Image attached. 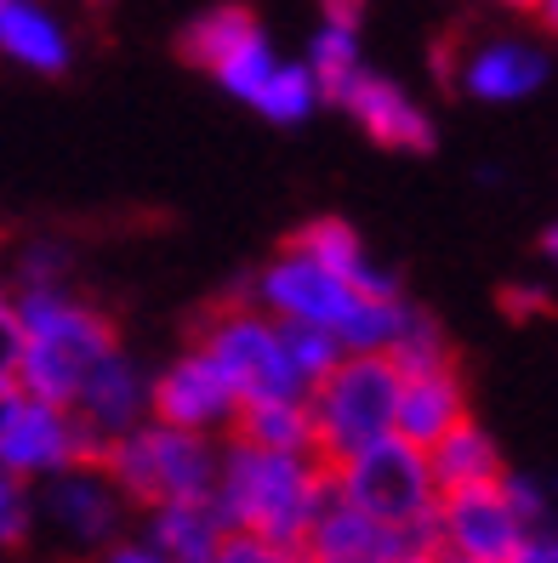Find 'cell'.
<instances>
[{"label":"cell","mask_w":558,"mask_h":563,"mask_svg":"<svg viewBox=\"0 0 558 563\" xmlns=\"http://www.w3.org/2000/svg\"><path fill=\"white\" fill-rule=\"evenodd\" d=\"M211 501L228 529L297 547L314 518L331 501V461L325 455H291V450H256L245 439H228L217 455Z\"/></svg>","instance_id":"obj_1"},{"label":"cell","mask_w":558,"mask_h":563,"mask_svg":"<svg viewBox=\"0 0 558 563\" xmlns=\"http://www.w3.org/2000/svg\"><path fill=\"white\" fill-rule=\"evenodd\" d=\"M12 319H18V387L52 405H75L80 382L120 347L114 319L75 285L12 290Z\"/></svg>","instance_id":"obj_2"},{"label":"cell","mask_w":558,"mask_h":563,"mask_svg":"<svg viewBox=\"0 0 558 563\" xmlns=\"http://www.w3.org/2000/svg\"><path fill=\"white\" fill-rule=\"evenodd\" d=\"M217 455L222 444L206 433H183L172 421H138L131 433L109 439L97 450L103 473L120 484L131 507H160V501H188V495H211L217 484Z\"/></svg>","instance_id":"obj_3"},{"label":"cell","mask_w":558,"mask_h":563,"mask_svg":"<svg viewBox=\"0 0 558 563\" xmlns=\"http://www.w3.org/2000/svg\"><path fill=\"white\" fill-rule=\"evenodd\" d=\"M331 495L359 507V512H371L376 523L400 529L405 541H428V523H434V507H439L428 450H416L400 433L331 461Z\"/></svg>","instance_id":"obj_4"},{"label":"cell","mask_w":558,"mask_h":563,"mask_svg":"<svg viewBox=\"0 0 558 563\" xmlns=\"http://www.w3.org/2000/svg\"><path fill=\"white\" fill-rule=\"evenodd\" d=\"M393 405H400V371L387 353H342L331 371L308 387L314 444L325 461H342L393 433Z\"/></svg>","instance_id":"obj_5"},{"label":"cell","mask_w":558,"mask_h":563,"mask_svg":"<svg viewBox=\"0 0 558 563\" xmlns=\"http://www.w3.org/2000/svg\"><path fill=\"white\" fill-rule=\"evenodd\" d=\"M217 371L228 376V387L240 393V405H256V399H308V382L297 376V364L285 353V330L274 313H262L251 296L240 302H222L200 319L194 330Z\"/></svg>","instance_id":"obj_6"},{"label":"cell","mask_w":558,"mask_h":563,"mask_svg":"<svg viewBox=\"0 0 558 563\" xmlns=\"http://www.w3.org/2000/svg\"><path fill=\"white\" fill-rule=\"evenodd\" d=\"M131 512L138 507H131L120 495V484L103 473V461H80V467L35 484V529L46 523L52 536L80 558H97L120 536H131Z\"/></svg>","instance_id":"obj_7"},{"label":"cell","mask_w":558,"mask_h":563,"mask_svg":"<svg viewBox=\"0 0 558 563\" xmlns=\"http://www.w3.org/2000/svg\"><path fill=\"white\" fill-rule=\"evenodd\" d=\"M80 461H97V444L80 427V416L69 405L35 399V393L18 387L7 421H0V467H12L23 484H46L80 467Z\"/></svg>","instance_id":"obj_8"},{"label":"cell","mask_w":558,"mask_h":563,"mask_svg":"<svg viewBox=\"0 0 558 563\" xmlns=\"http://www.w3.org/2000/svg\"><path fill=\"white\" fill-rule=\"evenodd\" d=\"M149 416L183 427V433L222 439V433H234L240 393L228 387V376L217 371V358L200 342H188L160 371H149Z\"/></svg>","instance_id":"obj_9"},{"label":"cell","mask_w":558,"mask_h":563,"mask_svg":"<svg viewBox=\"0 0 558 563\" xmlns=\"http://www.w3.org/2000/svg\"><path fill=\"white\" fill-rule=\"evenodd\" d=\"M524 536H530V529L518 523L502 478L473 484V489H445L439 507H434V523H428V541L450 563H507Z\"/></svg>","instance_id":"obj_10"},{"label":"cell","mask_w":558,"mask_h":563,"mask_svg":"<svg viewBox=\"0 0 558 563\" xmlns=\"http://www.w3.org/2000/svg\"><path fill=\"white\" fill-rule=\"evenodd\" d=\"M337 109L365 131L376 148H393V154H428L434 148V114L422 109L400 80H387L376 69H359L337 91Z\"/></svg>","instance_id":"obj_11"},{"label":"cell","mask_w":558,"mask_h":563,"mask_svg":"<svg viewBox=\"0 0 558 563\" xmlns=\"http://www.w3.org/2000/svg\"><path fill=\"white\" fill-rule=\"evenodd\" d=\"M69 410L80 416V427L91 433V444L103 450L109 439H120V433H131L138 421H149V371H143V364L131 358L125 347H114V353L80 382V393H75Z\"/></svg>","instance_id":"obj_12"},{"label":"cell","mask_w":558,"mask_h":563,"mask_svg":"<svg viewBox=\"0 0 558 563\" xmlns=\"http://www.w3.org/2000/svg\"><path fill=\"white\" fill-rule=\"evenodd\" d=\"M450 80L468 97H479V103H524L547 80V52L536 41H518V35H490V41H473L462 52Z\"/></svg>","instance_id":"obj_13"},{"label":"cell","mask_w":558,"mask_h":563,"mask_svg":"<svg viewBox=\"0 0 558 563\" xmlns=\"http://www.w3.org/2000/svg\"><path fill=\"white\" fill-rule=\"evenodd\" d=\"M0 63L23 75H63L75 63V29L52 0H0Z\"/></svg>","instance_id":"obj_14"},{"label":"cell","mask_w":558,"mask_h":563,"mask_svg":"<svg viewBox=\"0 0 558 563\" xmlns=\"http://www.w3.org/2000/svg\"><path fill=\"white\" fill-rule=\"evenodd\" d=\"M411 541L400 529L376 523L371 512H359L348 501H325V512L314 518V529L297 541V563H393Z\"/></svg>","instance_id":"obj_15"},{"label":"cell","mask_w":558,"mask_h":563,"mask_svg":"<svg viewBox=\"0 0 558 563\" xmlns=\"http://www.w3.org/2000/svg\"><path fill=\"white\" fill-rule=\"evenodd\" d=\"M456 421H468V382L456 371V358L434 364V371H405L400 376V405H393V433L400 439L428 450Z\"/></svg>","instance_id":"obj_16"},{"label":"cell","mask_w":558,"mask_h":563,"mask_svg":"<svg viewBox=\"0 0 558 563\" xmlns=\"http://www.w3.org/2000/svg\"><path fill=\"white\" fill-rule=\"evenodd\" d=\"M138 536L172 563H211V552L228 536V518L217 512L211 495H188V501H160L143 512Z\"/></svg>","instance_id":"obj_17"},{"label":"cell","mask_w":558,"mask_h":563,"mask_svg":"<svg viewBox=\"0 0 558 563\" xmlns=\"http://www.w3.org/2000/svg\"><path fill=\"white\" fill-rule=\"evenodd\" d=\"M428 467H434V484H439V495H445V489L496 484V478L507 473V461H502V444L468 416V421H456L439 444H428Z\"/></svg>","instance_id":"obj_18"},{"label":"cell","mask_w":558,"mask_h":563,"mask_svg":"<svg viewBox=\"0 0 558 563\" xmlns=\"http://www.w3.org/2000/svg\"><path fill=\"white\" fill-rule=\"evenodd\" d=\"M285 245H297V251H308L314 262H325L331 274H342V279H353L359 290H387V285H400L387 268H376L371 262V251H365V240L353 234V228L342 222V217H319V222H303L297 234H291Z\"/></svg>","instance_id":"obj_19"},{"label":"cell","mask_w":558,"mask_h":563,"mask_svg":"<svg viewBox=\"0 0 558 563\" xmlns=\"http://www.w3.org/2000/svg\"><path fill=\"white\" fill-rule=\"evenodd\" d=\"M234 439H245V444H256V450L319 455L308 399H256V405H240V416H234Z\"/></svg>","instance_id":"obj_20"},{"label":"cell","mask_w":558,"mask_h":563,"mask_svg":"<svg viewBox=\"0 0 558 563\" xmlns=\"http://www.w3.org/2000/svg\"><path fill=\"white\" fill-rule=\"evenodd\" d=\"M256 12L251 7H240V0H222V7H206L200 18H194L188 29H183V41H177V52L194 63V69H211L217 57H228L245 35H256Z\"/></svg>","instance_id":"obj_21"},{"label":"cell","mask_w":558,"mask_h":563,"mask_svg":"<svg viewBox=\"0 0 558 563\" xmlns=\"http://www.w3.org/2000/svg\"><path fill=\"white\" fill-rule=\"evenodd\" d=\"M303 63H308V75L319 80L325 103H337V91H342L359 69H365V52H359V23L319 18L314 41H308V52H303Z\"/></svg>","instance_id":"obj_22"},{"label":"cell","mask_w":558,"mask_h":563,"mask_svg":"<svg viewBox=\"0 0 558 563\" xmlns=\"http://www.w3.org/2000/svg\"><path fill=\"white\" fill-rule=\"evenodd\" d=\"M319 103H325V91H319V80L308 75L303 57H280L274 75L262 80V91L251 97V109H256L262 120H274V125H303Z\"/></svg>","instance_id":"obj_23"},{"label":"cell","mask_w":558,"mask_h":563,"mask_svg":"<svg viewBox=\"0 0 558 563\" xmlns=\"http://www.w3.org/2000/svg\"><path fill=\"white\" fill-rule=\"evenodd\" d=\"M274 63H280V52H274V41H269V29H256V35H245L228 57H217L206 75H211L228 97H234V103L251 109V97L262 91V80L274 75Z\"/></svg>","instance_id":"obj_24"},{"label":"cell","mask_w":558,"mask_h":563,"mask_svg":"<svg viewBox=\"0 0 558 563\" xmlns=\"http://www.w3.org/2000/svg\"><path fill=\"white\" fill-rule=\"evenodd\" d=\"M7 279H12V290H63V285H75V245L57 240V234L29 240Z\"/></svg>","instance_id":"obj_25"},{"label":"cell","mask_w":558,"mask_h":563,"mask_svg":"<svg viewBox=\"0 0 558 563\" xmlns=\"http://www.w3.org/2000/svg\"><path fill=\"white\" fill-rule=\"evenodd\" d=\"M387 358H393V371H434V364H450L456 358V347H450V336L439 330V319L434 313H422L416 302H411V313H405V324H400V336L387 342Z\"/></svg>","instance_id":"obj_26"},{"label":"cell","mask_w":558,"mask_h":563,"mask_svg":"<svg viewBox=\"0 0 558 563\" xmlns=\"http://www.w3.org/2000/svg\"><path fill=\"white\" fill-rule=\"evenodd\" d=\"M35 536V484H23L12 467H0V552H18Z\"/></svg>","instance_id":"obj_27"},{"label":"cell","mask_w":558,"mask_h":563,"mask_svg":"<svg viewBox=\"0 0 558 563\" xmlns=\"http://www.w3.org/2000/svg\"><path fill=\"white\" fill-rule=\"evenodd\" d=\"M280 330H285V353H291V364H297V376H303L308 387L348 353L331 330H319V324H280Z\"/></svg>","instance_id":"obj_28"},{"label":"cell","mask_w":558,"mask_h":563,"mask_svg":"<svg viewBox=\"0 0 558 563\" xmlns=\"http://www.w3.org/2000/svg\"><path fill=\"white\" fill-rule=\"evenodd\" d=\"M502 489H507V501L518 512L524 529H547L552 523V489L541 478H524V473H502Z\"/></svg>","instance_id":"obj_29"},{"label":"cell","mask_w":558,"mask_h":563,"mask_svg":"<svg viewBox=\"0 0 558 563\" xmlns=\"http://www.w3.org/2000/svg\"><path fill=\"white\" fill-rule=\"evenodd\" d=\"M211 563H297V547H280V541L245 536V529H228L222 547L211 552Z\"/></svg>","instance_id":"obj_30"},{"label":"cell","mask_w":558,"mask_h":563,"mask_svg":"<svg viewBox=\"0 0 558 563\" xmlns=\"http://www.w3.org/2000/svg\"><path fill=\"white\" fill-rule=\"evenodd\" d=\"M507 563H558V523L530 529V536L518 541V552H513Z\"/></svg>","instance_id":"obj_31"},{"label":"cell","mask_w":558,"mask_h":563,"mask_svg":"<svg viewBox=\"0 0 558 563\" xmlns=\"http://www.w3.org/2000/svg\"><path fill=\"white\" fill-rule=\"evenodd\" d=\"M97 563H172V558H160L143 536H120L114 547H103L97 552Z\"/></svg>","instance_id":"obj_32"},{"label":"cell","mask_w":558,"mask_h":563,"mask_svg":"<svg viewBox=\"0 0 558 563\" xmlns=\"http://www.w3.org/2000/svg\"><path fill=\"white\" fill-rule=\"evenodd\" d=\"M502 308L518 313V319H530V313H552V296L536 290V285H513V290L502 296Z\"/></svg>","instance_id":"obj_33"},{"label":"cell","mask_w":558,"mask_h":563,"mask_svg":"<svg viewBox=\"0 0 558 563\" xmlns=\"http://www.w3.org/2000/svg\"><path fill=\"white\" fill-rule=\"evenodd\" d=\"M0 382H18V319L0 313Z\"/></svg>","instance_id":"obj_34"},{"label":"cell","mask_w":558,"mask_h":563,"mask_svg":"<svg viewBox=\"0 0 558 563\" xmlns=\"http://www.w3.org/2000/svg\"><path fill=\"white\" fill-rule=\"evenodd\" d=\"M393 563H450V558H445L434 541H411V547H405L400 558H393Z\"/></svg>","instance_id":"obj_35"},{"label":"cell","mask_w":558,"mask_h":563,"mask_svg":"<svg viewBox=\"0 0 558 563\" xmlns=\"http://www.w3.org/2000/svg\"><path fill=\"white\" fill-rule=\"evenodd\" d=\"M541 256L558 268V222H547V234H541Z\"/></svg>","instance_id":"obj_36"},{"label":"cell","mask_w":558,"mask_h":563,"mask_svg":"<svg viewBox=\"0 0 558 563\" xmlns=\"http://www.w3.org/2000/svg\"><path fill=\"white\" fill-rule=\"evenodd\" d=\"M496 7H513V12H530V18H536V12L547 7V0H496Z\"/></svg>","instance_id":"obj_37"},{"label":"cell","mask_w":558,"mask_h":563,"mask_svg":"<svg viewBox=\"0 0 558 563\" xmlns=\"http://www.w3.org/2000/svg\"><path fill=\"white\" fill-rule=\"evenodd\" d=\"M12 399H18V382H0V421H7V410H12Z\"/></svg>","instance_id":"obj_38"},{"label":"cell","mask_w":558,"mask_h":563,"mask_svg":"<svg viewBox=\"0 0 558 563\" xmlns=\"http://www.w3.org/2000/svg\"><path fill=\"white\" fill-rule=\"evenodd\" d=\"M536 18H541V23H547V29H552V35H558V0H547V7H541V12H536Z\"/></svg>","instance_id":"obj_39"},{"label":"cell","mask_w":558,"mask_h":563,"mask_svg":"<svg viewBox=\"0 0 558 563\" xmlns=\"http://www.w3.org/2000/svg\"><path fill=\"white\" fill-rule=\"evenodd\" d=\"M0 313H12V279L0 274Z\"/></svg>","instance_id":"obj_40"},{"label":"cell","mask_w":558,"mask_h":563,"mask_svg":"<svg viewBox=\"0 0 558 563\" xmlns=\"http://www.w3.org/2000/svg\"><path fill=\"white\" fill-rule=\"evenodd\" d=\"M86 12H109V7H120V0H80Z\"/></svg>","instance_id":"obj_41"},{"label":"cell","mask_w":558,"mask_h":563,"mask_svg":"<svg viewBox=\"0 0 558 563\" xmlns=\"http://www.w3.org/2000/svg\"><path fill=\"white\" fill-rule=\"evenodd\" d=\"M0 563H7V552H0Z\"/></svg>","instance_id":"obj_42"}]
</instances>
